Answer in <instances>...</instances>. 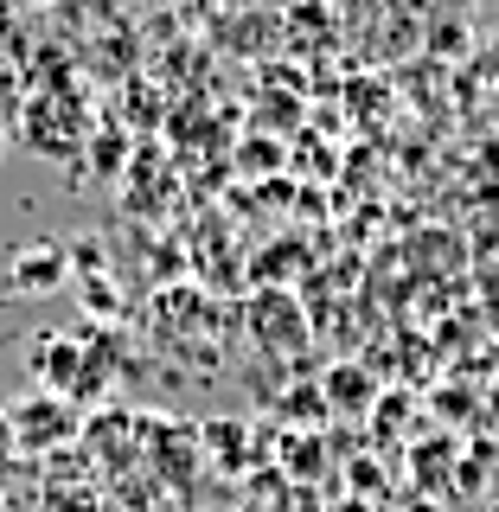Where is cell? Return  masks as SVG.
I'll list each match as a JSON object with an SVG mask.
<instances>
[{
  "label": "cell",
  "instance_id": "6da1fadb",
  "mask_svg": "<svg viewBox=\"0 0 499 512\" xmlns=\"http://www.w3.org/2000/svg\"><path fill=\"white\" fill-rule=\"evenodd\" d=\"M13 436H20L26 448L39 442V448H58V442H71L77 436V416L58 404V397H32V404L13 410Z\"/></svg>",
  "mask_w": 499,
  "mask_h": 512
},
{
  "label": "cell",
  "instance_id": "7a4b0ae2",
  "mask_svg": "<svg viewBox=\"0 0 499 512\" xmlns=\"http://www.w3.org/2000/svg\"><path fill=\"white\" fill-rule=\"evenodd\" d=\"M64 276H71V256H64L58 244H26L7 263V282L20 288V295H45V288H58Z\"/></svg>",
  "mask_w": 499,
  "mask_h": 512
},
{
  "label": "cell",
  "instance_id": "3957f363",
  "mask_svg": "<svg viewBox=\"0 0 499 512\" xmlns=\"http://www.w3.org/2000/svg\"><path fill=\"white\" fill-rule=\"evenodd\" d=\"M256 333H263V340H276V346H288V340H308V327H301V314L288 308L282 295H263V308H256Z\"/></svg>",
  "mask_w": 499,
  "mask_h": 512
},
{
  "label": "cell",
  "instance_id": "277c9868",
  "mask_svg": "<svg viewBox=\"0 0 499 512\" xmlns=\"http://www.w3.org/2000/svg\"><path fill=\"white\" fill-rule=\"evenodd\" d=\"M365 391H372V384H365L359 365H340V372H327V397H333V404H359Z\"/></svg>",
  "mask_w": 499,
  "mask_h": 512
},
{
  "label": "cell",
  "instance_id": "5b68a950",
  "mask_svg": "<svg viewBox=\"0 0 499 512\" xmlns=\"http://www.w3.org/2000/svg\"><path fill=\"white\" fill-rule=\"evenodd\" d=\"M64 256H71V269H103V244H90V237H84V244H71Z\"/></svg>",
  "mask_w": 499,
  "mask_h": 512
},
{
  "label": "cell",
  "instance_id": "8992f818",
  "mask_svg": "<svg viewBox=\"0 0 499 512\" xmlns=\"http://www.w3.org/2000/svg\"><path fill=\"white\" fill-rule=\"evenodd\" d=\"M0 160H7V128H0Z\"/></svg>",
  "mask_w": 499,
  "mask_h": 512
}]
</instances>
